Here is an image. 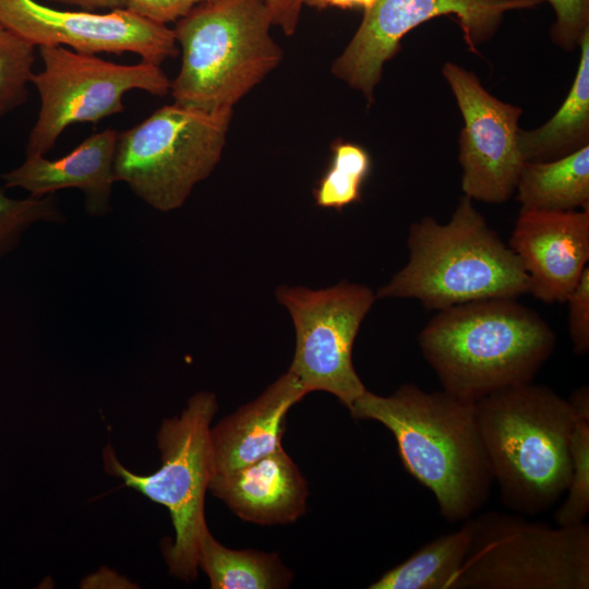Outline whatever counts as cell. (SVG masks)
I'll use <instances>...</instances> for the list:
<instances>
[{"instance_id":"cell-31","label":"cell","mask_w":589,"mask_h":589,"mask_svg":"<svg viewBox=\"0 0 589 589\" xmlns=\"http://www.w3.org/2000/svg\"><path fill=\"white\" fill-rule=\"evenodd\" d=\"M376 0H304V4L316 8L336 7L341 9L360 8L363 11L369 10Z\"/></svg>"},{"instance_id":"cell-19","label":"cell","mask_w":589,"mask_h":589,"mask_svg":"<svg viewBox=\"0 0 589 589\" xmlns=\"http://www.w3.org/2000/svg\"><path fill=\"white\" fill-rule=\"evenodd\" d=\"M524 211L589 208V145L549 161H525L516 184Z\"/></svg>"},{"instance_id":"cell-14","label":"cell","mask_w":589,"mask_h":589,"mask_svg":"<svg viewBox=\"0 0 589 589\" xmlns=\"http://www.w3.org/2000/svg\"><path fill=\"white\" fill-rule=\"evenodd\" d=\"M529 278V292L545 303H565L589 261V208L520 209L509 240Z\"/></svg>"},{"instance_id":"cell-4","label":"cell","mask_w":589,"mask_h":589,"mask_svg":"<svg viewBox=\"0 0 589 589\" xmlns=\"http://www.w3.org/2000/svg\"><path fill=\"white\" fill-rule=\"evenodd\" d=\"M407 245V264L378 289L376 298L416 299L440 311L529 292V278L517 255L466 195L448 223L428 216L413 223Z\"/></svg>"},{"instance_id":"cell-13","label":"cell","mask_w":589,"mask_h":589,"mask_svg":"<svg viewBox=\"0 0 589 589\" xmlns=\"http://www.w3.org/2000/svg\"><path fill=\"white\" fill-rule=\"evenodd\" d=\"M0 23L34 45L86 55L132 52L160 65L176 57L172 29L123 8L106 13L58 10L36 0H0Z\"/></svg>"},{"instance_id":"cell-22","label":"cell","mask_w":589,"mask_h":589,"mask_svg":"<svg viewBox=\"0 0 589 589\" xmlns=\"http://www.w3.org/2000/svg\"><path fill=\"white\" fill-rule=\"evenodd\" d=\"M332 153L330 165L314 190V199L320 207L340 211L360 201L371 158L362 146L350 142L335 143Z\"/></svg>"},{"instance_id":"cell-27","label":"cell","mask_w":589,"mask_h":589,"mask_svg":"<svg viewBox=\"0 0 589 589\" xmlns=\"http://www.w3.org/2000/svg\"><path fill=\"white\" fill-rule=\"evenodd\" d=\"M568 330L573 350L585 354L589 350V267L587 266L568 296Z\"/></svg>"},{"instance_id":"cell-16","label":"cell","mask_w":589,"mask_h":589,"mask_svg":"<svg viewBox=\"0 0 589 589\" xmlns=\"http://www.w3.org/2000/svg\"><path fill=\"white\" fill-rule=\"evenodd\" d=\"M118 133L108 128L91 134L72 152L53 160L43 154L27 155L22 165L2 175L4 187L21 188L32 196L79 189L85 194L91 215L106 214L116 182L113 160Z\"/></svg>"},{"instance_id":"cell-24","label":"cell","mask_w":589,"mask_h":589,"mask_svg":"<svg viewBox=\"0 0 589 589\" xmlns=\"http://www.w3.org/2000/svg\"><path fill=\"white\" fill-rule=\"evenodd\" d=\"M570 459L566 497L554 513L555 522L563 527L585 522L589 512V416H576L570 434Z\"/></svg>"},{"instance_id":"cell-2","label":"cell","mask_w":589,"mask_h":589,"mask_svg":"<svg viewBox=\"0 0 589 589\" xmlns=\"http://www.w3.org/2000/svg\"><path fill=\"white\" fill-rule=\"evenodd\" d=\"M443 390L470 402L532 382L556 336L516 299H484L437 311L418 336Z\"/></svg>"},{"instance_id":"cell-8","label":"cell","mask_w":589,"mask_h":589,"mask_svg":"<svg viewBox=\"0 0 589 589\" xmlns=\"http://www.w3.org/2000/svg\"><path fill=\"white\" fill-rule=\"evenodd\" d=\"M216 411V396L200 392L180 417L164 420L157 434L161 467L152 474L132 473L110 447L104 453L110 474L169 509L176 538L164 554L169 573L183 580L196 577L201 542L208 531L204 500L214 474L211 422Z\"/></svg>"},{"instance_id":"cell-21","label":"cell","mask_w":589,"mask_h":589,"mask_svg":"<svg viewBox=\"0 0 589 589\" xmlns=\"http://www.w3.org/2000/svg\"><path fill=\"white\" fill-rule=\"evenodd\" d=\"M199 567L207 574L213 589L285 588L293 577L276 553L232 550L209 531L201 542Z\"/></svg>"},{"instance_id":"cell-11","label":"cell","mask_w":589,"mask_h":589,"mask_svg":"<svg viewBox=\"0 0 589 589\" xmlns=\"http://www.w3.org/2000/svg\"><path fill=\"white\" fill-rule=\"evenodd\" d=\"M542 0H376L364 11L354 35L332 65L333 74L374 101L384 64L400 48L402 37L437 16L449 15L472 52L498 29L504 14L531 9Z\"/></svg>"},{"instance_id":"cell-7","label":"cell","mask_w":589,"mask_h":589,"mask_svg":"<svg viewBox=\"0 0 589 589\" xmlns=\"http://www.w3.org/2000/svg\"><path fill=\"white\" fill-rule=\"evenodd\" d=\"M472 540L449 589H588L589 525L556 528L521 514L471 517Z\"/></svg>"},{"instance_id":"cell-26","label":"cell","mask_w":589,"mask_h":589,"mask_svg":"<svg viewBox=\"0 0 589 589\" xmlns=\"http://www.w3.org/2000/svg\"><path fill=\"white\" fill-rule=\"evenodd\" d=\"M555 12L551 38L561 48L572 50L579 46L589 31V0H546Z\"/></svg>"},{"instance_id":"cell-30","label":"cell","mask_w":589,"mask_h":589,"mask_svg":"<svg viewBox=\"0 0 589 589\" xmlns=\"http://www.w3.org/2000/svg\"><path fill=\"white\" fill-rule=\"evenodd\" d=\"M52 2L76 5L86 11L116 10L125 8V0H48Z\"/></svg>"},{"instance_id":"cell-23","label":"cell","mask_w":589,"mask_h":589,"mask_svg":"<svg viewBox=\"0 0 589 589\" xmlns=\"http://www.w3.org/2000/svg\"><path fill=\"white\" fill-rule=\"evenodd\" d=\"M35 48L0 23V123L27 99Z\"/></svg>"},{"instance_id":"cell-18","label":"cell","mask_w":589,"mask_h":589,"mask_svg":"<svg viewBox=\"0 0 589 589\" xmlns=\"http://www.w3.org/2000/svg\"><path fill=\"white\" fill-rule=\"evenodd\" d=\"M580 59L572 87L555 115L541 127L518 133L525 161H549L589 145V31L579 44Z\"/></svg>"},{"instance_id":"cell-12","label":"cell","mask_w":589,"mask_h":589,"mask_svg":"<svg viewBox=\"0 0 589 589\" xmlns=\"http://www.w3.org/2000/svg\"><path fill=\"white\" fill-rule=\"evenodd\" d=\"M442 73L460 110L461 190L471 200L506 202L525 163L518 145L520 107L491 95L473 72L446 62Z\"/></svg>"},{"instance_id":"cell-20","label":"cell","mask_w":589,"mask_h":589,"mask_svg":"<svg viewBox=\"0 0 589 589\" xmlns=\"http://www.w3.org/2000/svg\"><path fill=\"white\" fill-rule=\"evenodd\" d=\"M471 517L448 533L418 549L385 572L369 589H449L461 568L472 540Z\"/></svg>"},{"instance_id":"cell-1","label":"cell","mask_w":589,"mask_h":589,"mask_svg":"<svg viewBox=\"0 0 589 589\" xmlns=\"http://www.w3.org/2000/svg\"><path fill=\"white\" fill-rule=\"evenodd\" d=\"M349 411L392 432L404 468L433 493L445 520L465 521L489 500L494 480L474 402L402 384L389 396L366 389Z\"/></svg>"},{"instance_id":"cell-5","label":"cell","mask_w":589,"mask_h":589,"mask_svg":"<svg viewBox=\"0 0 589 589\" xmlns=\"http://www.w3.org/2000/svg\"><path fill=\"white\" fill-rule=\"evenodd\" d=\"M265 0H208L176 22L181 68L175 103L206 110L233 106L275 70L283 52Z\"/></svg>"},{"instance_id":"cell-9","label":"cell","mask_w":589,"mask_h":589,"mask_svg":"<svg viewBox=\"0 0 589 589\" xmlns=\"http://www.w3.org/2000/svg\"><path fill=\"white\" fill-rule=\"evenodd\" d=\"M41 71L32 74L40 107L26 144V156L45 155L71 124L98 122L124 110L123 96L133 89L163 96L171 81L159 65L142 61L117 64L63 46L37 47Z\"/></svg>"},{"instance_id":"cell-25","label":"cell","mask_w":589,"mask_h":589,"mask_svg":"<svg viewBox=\"0 0 589 589\" xmlns=\"http://www.w3.org/2000/svg\"><path fill=\"white\" fill-rule=\"evenodd\" d=\"M62 221L55 194L12 199L0 189V257L11 252L34 223Z\"/></svg>"},{"instance_id":"cell-10","label":"cell","mask_w":589,"mask_h":589,"mask_svg":"<svg viewBox=\"0 0 589 589\" xmlns=\"http://www.w3.org/2000/svg\"><path fill=\"white\" fill-rule=\"evenodd\" d=\"M276 298L289 311L296 330L288 371L308 394L329 393L350 409L366 390L354 370L352 348L376 294L365 285L341 281L321 290L280 286Z\"/></svg>"},{"instance_id":"cell-15","label":"cell","mask_w":589,"mask_h":589,"mask_svg":"<svg viewBox=\"0 0 589 589\" xmlns=\"http://www.w3.org/2000/svg\"><path fill=\"white\" fill-rule=\"evenodd\" d=\"M208 489L238 517L257 525H285L301 517L308 484L281 448L259 460L212 477Z\"/></svg>"},{"instance_id":"cell-17","label":"cell","mask_w":589,"mask_h":589,"mask_svg":"<svg viewBox=\"0 0 589 589\" xmlns=\"http://www.w3.org/2000/svg\"><path fill=\"white\" fill-rule=\"evenodd\" d=\"M306 394L288 371L256 399L211 428L214 474L233 471L281 449L287 413Z\"/></svg>"},{"instance_id":"cell-28","label":"cell","mask_w":589,"mask_h":589,"mask_svg":"<svg viewBox=\"0 0 589 589\" xmlns=\"http://www.w3.org/2000/svg\"><path fill=\"white\" fill-rule=\"evenodd\" d=\"M208 0H125V9L152 22H177L196 5Z\"/></svg>"},{"instance_id":"cell-6","label":"cell","mask_w":589,"mask_h":589,"mask_svg":"<svg viewBox=\"0 0 589 589\" xmlns=\"http://www.w3.org/2000/svg\"><path fill=\"white\" fill-rule=\"evenodd\" d=\"M232 109L206 110L177 103L158 108L118 133L115 180L158 211L181 207L218 164Z\"/></svg>"},{"instance_id":"cell-29","label":"cell","mask_w":589,"mask_h":589,"mask_svg":"<svg viewBox=\"0 0 589 589\" xmlns=\"http://www.w3.org/2000/svg\"><path fill=\"white\" fill-rule=\"evenodd\" d=\"M265 2L273 25L278 26L288 36L293 35L299 24L304 0H265Z\"/></svg>"},{"instance_id":"cell-3","label":"cell","mask_w":589,"mask_h":589,"mask_svg":"<svg viewBox=\"0 0 589 589\" xmlns=\"http://www.w3.org/2000/svg\"><path fill=\"white\" fill-rule=\"evenodd\" d=\"M474 406L504 505L521 515L552 508L565 494L572 474L576 416L568 400L529 382L496 390Z\"/></svg>"}]
</instances>
